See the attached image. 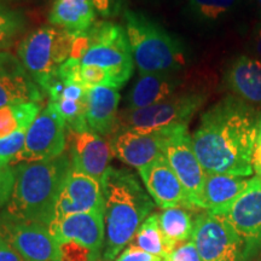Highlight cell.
<instances>
[{"instance_id": "6da1fadb", "label": "cell", "mask_w": 261, "mask_h": 261, "mask_svg": "<svg viewBox=\"0 0 261 261\" xmlns=\"http://www.w3.org/2000/svg\"><path fill=\"white\" fill-rule=\"evenodd\" d=\"M260 110L227 96L208 108L191 136L192 146L207 174L249 178Z\"/></svg>"}, {"instance_id": "7a4b0ae2", "label": "cell", "mask_w": 261, "mask_h": 261, "mask_svg": "<svg viewBox=\"0 0 261 261\" xmlns=\"http://www.w3.org/2000/svg\"><path fill=\"white\" fill-rule=\"evenodd\" d=\"M106 240L102 256L113 261L135 238L154 210V201L138 178L127 169L109 167L103 175Z\"/></svg>"}, {"instance_id": "3957f363", "label": "cell", "mask_w": 261, "mask_h": 261, "mask_svg": "<svg viewBox=\"0 0 261 261\" xmlns=\"http://www.w3.org/2000/svg\"><path fill=\"white\" fill-rule=\"evenodd\" d=\"M15 185L5 215L16 220L34 221L48 226L65 179L71 169L69 155L14 166Z\"/></svg>"}, {"instance_id": "277c9868", "label": "cell", "mask_w": 261, "mask_h": 261, "mask_svg": "<svg viewBox=\"0 0 261 261\" xmlns=\"http://www.w3.org/2000/svg\"><path fill=\"white\" fill-rule=\"evenodd\" d=\"M125 31L139 74L175 73L187 65L181 42L142 12L125 10Z\"/></svg>"}, {"instance_id": "5b68a950", "label": "cell", "mask_w": 261, "mask_h": 261, "mask_svg": "<svg viewBox=\"0 0 261 261\" xmlns=\"http://www.w3.org/2000/svg\"><path fill=\"white\" fill-rule=\"evenodd\" d=\"M75 34L55 25H42L19 42L17 57L44 92L58 68L69 60Z\"/></svg>"}, {"instance_id": "8992f818", "label": "cell", "mask_w": 261, "mask_h": 261, "mask_svg": "<svg viewBox=\"0 0 261 261\" xmlns=\"http://www.w3.org/2000/svg\"><path fill=\"white\" fill-rule=\"evenodd\" d=\"M208 99L202 89H184L169 99L136 110L126 109L119 115L117 130L155 132L188 126L190 120Z\"/></svg>"}, {"instance_id": "52a82bcc", "label": "cell", "mask_w": 261, "mask_h": 261, "mask_svg": "<svg viewBox=\"0 0 261 261\" xmlns=\"http://www.w3.org/2000/svg\"><path fill=\"white\" fill-rule=\"evenodd\" d=\"M84 34L86 51L81 63L114 70L128 81L133 73L135 61L125 27L114 22L98 21Z\"/></svg>"}, {"instance_id": "ba28073f", "label": "cell", "mask_w": 261, "mask_h": 261, "mask_svg": "<svg viewBox=\"0 0 261 261\" xmlns=\"http://www.w3.org/2000/svg\"><path fill=\"white\" fill-rule=\"evenodd\" d=\"M191 241L201 261H244V244L220 215L205 211L194 221Z\"/></svg>"}, {"instance_id": "9c48e42d", "label": "cell", "mask_w": 261, "mask_h": 261, "mask_svg": "<svg viewBox=\"0 0 261 261\" xmlns=\"http://www.w3.org/2000/svg\"><path fill=\"white\" fill-rule=\"evenodd\" d=\"M65 130L67 127L63 119L54 106L47 103L29 126L23 149L11 166L47 161L63 155L67 148Z\"/></svg>"}, {"instance_id": "30bf717a", "label": "cell", "mask_w": 261, "mask_h": 261, "mask_svg": "<svg viewBox=\"0 0 261 261\" xmlns=\"http://www.w3.org/2000/svg\"><path fill=\"white\" fill-rule=\"evenodd\" d=\"M163 155L187 192L190 210H200L201 192L207 173L195 154L188 126L175 127L169 132Z\"/></svg>"}, {"instance_id": "8fae6325", "label": "cell", "mask_w": 261, "mask_h": 261, "mask_svg": "<svg viewBox=\"0 0 261 261\" xmlns=\"http://www.w3.org/2000/svg\"><path fill=\"white\" fill-rule=\"evenodd\" d=\"M0 236L24 261H61L60 244L46 225L16 220L3 213L0 217Z\"/></svg>"}, {"instance_id": "7c38bea8", "label": "cell", "mask_w": 261, "mask_h": 261, "mask_svg": "<svg viewBox=\"0 0 261 261\" xmlns=\"http://www.w3.org/2000/svg\"><path fill=\"white\" fill-rule=\"evenodd\" d=\"M212 213L226 220L242 240L246 257L249 256L261 242V178L253 177L242 194Z\"/></svg>"}, {"instance_id": "4fadbf2b", "label": "cell", "mask_w": 261, "mask_h": 261, "mask_svg": "<svg viewBox=\"0 0 261 261\" xmlns=\"http://www.w3.org/2000/svg\"><path fill=\"white\" fill-rule=\"evenodd\" d=\"M104 212L102 184L96 178L71 168L55 208L54 221L71 214Z\"/></svg>"}, {"instance_id": "5bb4252c", "label": "cell", "mask_w": 261, "mask_h": 261, "mask_svg": "<svg viewBox=\"0 0 261 261\" xmlns=\"http://www.w3.org/2000/svg\"><path fill=\"white\" fill-rule=\"evenodd\" d=\"M67 143L71 168L102 180L114 155L110 143L91 128L68 130Z\"/></svg>"}, {"instance_id": "9a60e30c", "label": "cell", "mask_w": 261, "mask_h": 261, "mask_svg": "<svg viewBox=\"0 0 261 261\" xmlns=\"http://www.w3.org/2000/svg\"><path fill=\"white\" fill-rule=\"evenodd\" d=\"M48 231L57 243L75 241L92 254L93 261L99 259L106 240L104 212L71 214L48 225Z\"/></svg>"}, {"instance_id": "2e32d148", "label": "cell", "mask_w": 261, "mask_h": 261, "mask_svg": "<svg viewBox=\"0 0 261 261\" xmlns=\"http://www.w3.org/2000/svg\"><path fill=\"white\" fill-rule=\"evenodd\" d=\"M173 128L155 132L117 130L112 136L113 154L126 165L140 169L163 155L166 140Z\"/></svg>"}, {"instance_id": "e0dca14e", "label": "cell", "mask_w": 261, "mask_h": 261, "mask_svg": "<svg viewBox=\"0 0 261 261\" xmlns=\"http://www.w3.org/2000/svg\"><path fill=\"white\" fill-rule=\"evenodd\" d=\"M44 92L33 80L19 58L0 51V108L10 104L40 103Z\"/></svg>"}, {"instance_id": "ac0fdd59", "label": "cell", "mask_w": 261, "mask_h": 261, "mask_svg": "<svg viewBox=\"0 0 261 261\" xmlns=\"http://www.w3.org/2000/svg\"><path fill=\"white\" fill-rule=\"evenodd\" d=\"M138 172L145 190L160 208L185 207L190 210L187 192L165 155L159 156Z\"/></svg>"}, {"instance_id": "d6986e66", "label": "cell", "mask_w": 261, "mask_h": 261, "mask_svg": "<svg viewBox=\"0 0 261 261\" xmlns=\"http://www.w3.org/2000/svg\"><path fill=\"white\" fill-rule=\"evenodd\" d=\"M44 92L48 94V103L54 106L65 123L67 130H81L89 128L86 121L87 89L74 84H65L57 74Z\"/></svg>"}, {"instance_id": "ffe728a7", "label": "cell", "mask_w": 261, "mask_h": 261, "mask_svg": "<svg viewBox=\"0 0 261 261\" xmlns=\"http://www.w3.org/2000/svg\"><path fill=\"white\" fill-rule=\"evenodd\" d=\"M185 85L178 71L139 74L127 96V109L136 110L165 102L184 90Z\"/></svg>"}, {"instance_id": "44dd1931", "label": "cell", "mask_w": 261, "mask_h": 261, "mask_svg": "<svg viewBox=\"0 0 261 261\" xmlns=\"http://www.w3.org/2000/svg\"><path fill=\"white\" fill-rule=\"evenodd\" d=\"M224 84L232 96L259 109L261 108V60L241 55L227 65Z\"/></svg>"}, {"instance_id": "7402d4cb", "label": "cell", "mask_w": 261, "mask_h": 261, "mask_svg": "<svg viewBox=\"0 0 261 261\" xmlns=\"http://www.w3.org/2000/svg\"><path fill=\"white\" fill-rule=\"evenodd\" d=\"M119 91L113 87H92L87 90L86 121L89 128L102 137H112L117 129Z\"/></svg>"}, {"instance_id": "603a6c76", "label": "cell", "mask_w": 261, "mask_h": 261, "mask_svg": "<svg viewBox=\"0 0 261 261\" xmlns=\"http://www.w3.org/2000/svg\"><path fill=\"white\" fill-rule=\"evenodd\" d=\"M48 21L55 27L81 34L96 22V9L92 0H55Z\"/></svg>"}, {"instance_id": "cb8c5ba5", "label": "cell", "mask_w": 261, "mask_h": 261, "mask_svg": "<svg viewBox=\"0 0 261 261\" xmlns=\"http://www.w3.org/2000/svg\"><path fill=\"white\" fill-rule=\"evenodd\" d=\"M252 178L231 174H207L200 198V210L214 212L232 202L250 184Z\"/></svg>"}, {"instance_id": "d4e9b609", "label": "cell", "mask_w": 261, "mask_h": 261, "mask_svg": "<svg viewBox=\"0 0 261 261\" xmlns=\"http://www.w3.org/2000/svg\"><path fill=\"white\" fill-rule=\"evenodd\" d=\"M194 221L191 213L185 207L167 208L159 214L160 228L165 237L168 253L191 240Z\"/></svg>"}, {"instance_id": "484cf974", "label": "cell", "mask_w": 261, "mask_h": 261, "mask_svg": "<svg viewBox=\"0 0 261 261\" xmlns=\"http://www.w3.org/2000/svg\"><path fill=\"white\" fill-rule=\"evenodd\" d=\"M41 109L40 103L10 104L0 108V138L29 128Z\"/></svg>"}, {"instance_id": "4316f807", "label": "cell", "mask_w": 261, "mask_h": 261, "mask_svg": "<svg viewBox=\"0 0 261 261\" xmlns=\"http://www.w3.org/2000/svg\"><path fill=\"white\" fill-rule=\"evenodd\" d=\"M238 3L240 0H188V10L200 23L213 24L232 14Z\"/></svg>"}, {"instance_id": "83f0119b", "label": "cell", "mask_w": 261, "mask_h": 261, "mask_svg": "<svg viewBox=\"0 0 261 261\" xmlns=\"http://www.w3.org/2000/svg\"><path fill=\"white\" fill-rule=\"evenodd\" d=\"M130 243L142 248L143 250L152 255L165 257L168 255V249L166 246L165 237H163L161 228L159 224V214H150L140 225L137 231L135 238Z\"/></svg>"}, {"instance_id": "f1b7e54d", "label": "cell", "mask_w": 261, "mask_h": 261, "mask_svg": "<svg viewBox=\"0 0 261 261\" xmlns=\"http://www.w3.org/2000/svg\"><path fill=\"white\" fill-rule=\"evenodd\" d=\"M25 28V18L22 12L10 9L0 3V51L11 46Z\"/></svg>"}, {"instance_id": "f546056e", "label": "cell", "mask_w": 261, "mask_h": 261, "mask_svg": "<svg viewBox=\"0 0 261 261\" xmlns=\"http://www.w3.org/2000/svg\"><path fill=\"white\" fill-rule=\"evenodd\" d=\"M28 128L19 129L4 138H0V159L12 165L23 149Z\"/></svg>"}, {"instance_id": "4dcf8cb0", "label": "cell", "mask_w": 261, "mask_h": 261, "mask_svg": "<svg viewBox=\"0 0 261 261\" xmlns=\"http://www.w3.org/2000/svg\"><path fill=\"white\" fill-rule=\"evenodd\" d=\"M15 185V167L0 159V208L8 204Z\"/></svg>"}, {"instance_id": "1f68e13d", "label": "cell", "mask_w": 261, "mask_h": 261, "mask_svg": "<svg viewBox=\"0 0 261 261\" xmlns=\"http://www.w3.org/2000/svg\"><path fill=\"white\" fill-rule=\"evenodd\" d=\"M60 255L61 261H93L90 250L75 241L60 243Z\"/></svg>"}, {"instance_id": "d6a6232c", "label": "cell", "mask_w": 261, "mask_h": 261, "mask_svg": "<svg viewBox=\"0 0 261 261\" xmlns=\"http://www.w3.org/2000/svg\"><path fill=\"white\" fill-rule=\"evenodd\" d=\"M162 261H201L197 249L192 241L180 244L173 252L163 257Z\"/></svg>"}, {"instance_id": "836d02e7", "label": "cell", "mask_w": 261, "mask_h": 261, "mask_svg": "<svg viewBox=\"0 0 261 261\" xmlns=\"http://www.w3.org/2000/svg\"><path fill=\"white\" fill-rule=\"evenodd\" d=\"M115 261H162V257L152 255L142 248L129 243L119 255L116 256Z\"/></svg>"}, {"instance_id": "e575fe53", "label": "cell", "mask_w": 261, "mask_h": 261, "mask_svg": "<svg viewBox=\"0 0 261 261\" xmlns=\"http://www.w3.org/2000/svg\"><path fill=\"white\" fill-rule=\"evenodd\" d=\"M96 11L103 17H115L121 14L123 0H92Z\"/></svg>"}, {"instance_id": "d590c367", "label": "cell", "mask_w": 261, "mask_h": 261, "mask_svg": "<svg viewBox=\"0 0 261 261\" xmlns=\"http://www.w3.org/2000/svg\"><path fill=\"white\" fill-rule=\"evenodd\" d=\"M252 167L255 177L261 178V114L259 117V122H257V130H256V138L254 143L253 155H252Z\"/></svg>"}, {"instance_id": "8d00e7d4", "label": "cell", "mask_w": 261, "mask_h": 261, "mask_svg": "<svg viewBox=\"0 0 261 261\" xmlns=\"http://www.w3.org/2000/svg\"><path fill=\"white\" fill-rule=\"evenodd\" d=\"M0 261H24L19 254L0 236Z\"/></svg>"}, {"instance_id": "74e56055", "label": "cell", "mask_w": 261, "mask_h": 261, "mask_svg": "<svg viewBox=\"0 0 261 261\" xmlns=\"http://www.w3.org/2000/svg\"><path fill=\"white\" fill-rule=\"evenodd\" d=\"M250 45H252L254 57L261 60V21L257 22V23L254 25Z\"/></svg>"}, {"instance_id": "f35d334b", "label": "cell", "mask_w": 261, "mask_h": 261, "mask_svg": "<svg viewBox=\"0 0 261 261\" xmlns=\"http://www.w3.org/2000/svg\"><path fill=\"white\" fill-rule=\"evenodd\" d=\"M256 4H257V6H259V9L261 11V0H256Z\"/></svg>"}]
</instances>
